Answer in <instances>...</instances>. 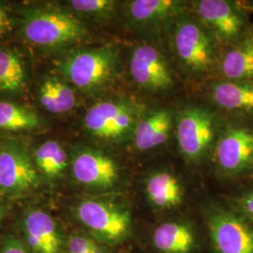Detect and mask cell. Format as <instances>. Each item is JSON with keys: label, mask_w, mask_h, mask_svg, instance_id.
Wrapping results in <instances>:
<instances>
[{"label": "cell", "mask_w": 253, "mask_h": 253, "mask_svg": "<svg viewBox=\"0 0 253 253\" xmlns=\"http://www.w3.org/2000/svg\"><path fill=\"white\" fill-rule=\"evenodd\" d=\"M129 73L137 87L151 95H163L174 87V77L168 58L152 44L134 47L129 58Z\"/></svg>", "instance_id": "9"}, {"label": "cell", "mask_w": 253, "mask_h": 253, "mask_svg": "<svg viewBox=\"0 0 253 253\" xmlns=\"http://www.w3.org/2000/svg\"><path fill=\"white\" fill-rule=\"evenodd\" d=\"M153 242L163 253H190L194 247V235L186 224L166 222L155 230Z\"/></svg>", "instance_id": "20"}, {"label": "cell", "mask_w": 253, "mask_h": 253, "mask_svg": "<svg viewBox=\"0 0 253 253\" xmlns=\"http://www.w3.org/2000/svg\"><path fill=\"white\" fill-rule=\"evenodd\" d=\"M234 209L253 226V188L245 190L235 199Z\"/></svg>", "instance_id": "25"}, {"label": "cell", "mask_w": 253, "mask_h": 253, "mask_svg": "<svg viewBox=\"0 0 253 253\" xmlns=\"http://www.w3.org/2000/svg\"><path fill=\"white\" fill-rule=\"evenodd\" d=\"M217 171L225 178L253 173V122L230 119L217 138L214 151Z\"/></svg>", "instance_id": "5"}, {"label": "cell", "mask_w": 253, "mask_h": 253, "mask_svg": "<svg viewBox=\"0 0 253 253\" xmlns=\"http://www.w3.org/2000/svg\"><path fill=\"white\" fill-rule=\"evenodd\" d=\"M210 97L231 119L253 122V83L220 79L212 84Z\"/></svg>", "instance_id": "14"}, {"label": "cell", "mask_w": 253, "mask_h": 253, "mask_svg": "<svg viewBox=\"0 0 253 253\" xmlns=\"http://www.w3.org/2000/svg\"><path fill=\"white\" fill-rule=\"evenodd\" d=\"M3 217H4V210H3V208L0 207V223H1L2 219H3Z\"/></svg>", "instance_id": "29"}, {"label": "cell", "mask_w": 253, "mask_h": 253, "mask_svg": "<svg viewBox=\"0 0 253 253\" xmlns=\"http://www.w3.org/2000/svg\"><path fill=\"white\" fill-rule=\"evenodd\" d=\"M0 253H31L27 247L22 244L17 239L7 240L2 248L0 249Z\"/></svg>", "instance_id": "28"}, {"label": "cell", "mask_w": 253, "mask_h": 253, "mask_svg": "<svg viewBox=\"0 0 253 253\" xmlns=\"http://www.w3.org/2000/svg\"><path fill=\"white\" fill-rule=\"evenodd\" d=\"M41 104L52 114H66L76 104V95L73 88L55 76L45 78L39 89Z\"/></svg>", "instance_id": "19"}, {"label": "cell", "mask_w": 253, "mask_h": 253, "mask_svg": "<svg viewBox=\"0 0 253 253\" xmlns=\"http://www.w3.org/2000/svg\"><path fill=\"white\" fill-rule=\"evenodd\" d=\"M145 193L153 206L162 209L177 208L184 198L180 182L168 171H159L149 175L145 184Z\"/></svg>", "instance_id": "18"}, {"label": "cell", "mask_w": 253, "mask_h": 253, "mask_svg": "<svg viewBox=\"0 0 253 253\" xmlns=\"http://www.w3.org/2000/svg\"><path fill=\"white\" fill-rule=\"evenodd\" d=\"M175 118L169 108H156L143 113L133 133V144L140 151L164 145L170 138Z\"/></svg>", "instance_id": "15"}, {"label": "cell", "mask_w": 253, "mask_h": 253, "mask_svg": "<svg viewBox=\"0 0 253 253\" xmlns=\"http://www.w3.org/2000/svg\"><path fill=\"white\" fill-rule=\"evenodd\" d=\"M23 35L32 45L56 49L73 44L88 33L84 25L73 14L48 6L27 10L23 22Z\"/></svg>", "instance_id": "2"}, {"label": "cell", "mask_w": 253, "mask_h": 253, "mask_svg": "<svg viewBox=\"0 0 253 253\" xmlns=\"http://www.w3.org/2000/svg\"><path fill=\"white\" fill-rule=\"evenodd\" d=\"M169 34L174 58L183 72L204 78L217 71L220 45L199 19L185 14Z\"/></svg>", "instance_id": "1"}, {"label": "cell", "mask_w": 253, "mask_h": 253, "mask_svg": "<svg viewBox=\"0 0 253 253\" xmlns=\"http://www.w3.org/2000/svg\"><path fill=\"white\" fill-rule=\"evenodd\" d=\"M208 224L217 253H253V226L235 209H215Z\"/></svg>", "instance_id": "11"}, {"label": "cell", "mask_w": 253, "mask_h": 253, "mask_svg": "<svg viewBox=\"0 0 253 253\" xmlns=\"http://www.w3.org/2000/svg\"><path fill=\"white\" fill-rule=\"evenodd\" d=\"M37 169L46 177L54 179L63 173L68 165V155L63 146L54 140L40 145L33 156Z\"/></svg>", "instance_id": "23"}, {"label": "cell", "mask_w": 253, "mask_h": 253, "mask_svg": "<svg viewBox=\"0 0 253 253\" xmlns=\"http://www.w3.org/2000/svg\"><path fill=\"white\" fill-rule=\"evenodd\" d=\"M99 248L90 238L74 235L72 236L68 242L69 253H91Z\"/></svg>", "instance_id": "26"}, {"label": "cell", "mask_w": 253, "mask_h": 253, "mask_svg": "<svg viewBox=\"0 0 253 253\" xmlns=\"http://www.w3.org/2000/svg\"><path fill=\"white\" fill-rule=\"evenodd\" d=\"M217 72L221 80L253 83V40L252 35L221 52Z\"/></svg>", "instance_id": "17"}, {"label": "cell", "mask_w": 253, "mask_h": 253, "mask_svg": "<svg viewBox=\"0 0 253 253\" xmlns=\"http://www.w3.org/2000/svg\"><path fill=\"white\" fill-rule=\"evenodd\" d=\"M91 253H105L103 251H101L100 248H97L95 251H93Z\"/></svg>", "instance_id": "30"}, {"label": "cell", "mask_w": 253, "mask_h": 253, "mask_svg": "<svg viewBox=\"0 0 253 253\" xmlns=\"http://www.w3.org/2000/svg\"><path fill=\"white\" fill-rule=\"evenodd\" d=\"M27 75L25 65L15 51L0 49V91L16 94L25 89Z\"/></svg>", "instance_id": "21"}, {"label": "cell", "mask_w": 253, "mask_h": 253, "mask_svg": "<svg viewBox=\"0 0 253 253\" xmlns=\"http://www.w3.org/2000/svg\"><path fill=\"white\" fill-rule=\"evenodd\" d=\"M252 38H253V35H252Z\"/></svg>", "instance_id": "31"}, {"label": "cell", "mask_w": 253, "mask_h": 253, "mask_svg": "<svg viewBox=\"0 0 253 253\" xmlns=\"http://www.w3.org/2000/svg\"><path fill=\"white\" fill-rule=\"evenodd\" d=\"M122 7L128 24L136 32L148 38L169 34L186 14V2L179 0H130Z\"/></svg>", "instance_id": "8"}, {"label": "cell", "mask_w": 253, "mask_h": 253, "mask_svg": "<svg viewBox=\"0 0 253 253\" xmlns=\"http://www.w3.org/2000/svg\"><path fill=\"white\" fill-rule=\"evenodd\" d=\"M41 118L35 111L9 101H0V129L24 131L40 127Z\"/></svg>", "instance_id": "22"}, {"label": "cell", "mask_w": 253, "mask_h": 253, "mask_svg": "<svg viewBox=\"0 0 253 253\" xmlns=\"http://www.w3.org/2000/svg\"><path fill=\"white\" fill-rule=\"evenodd\" d=\"M14 20L12 18L8 6L0 2V40L4 39L12 31Z\"/></svg>", "instance_id": "27"}, {"label": "cell", "mask_w": 253, "mask_h": 253, "mask_svg": "<svg viewBox=\"0 0 253 253\" xmlns=\"http://www.w3.org/2000/svg\"><path fill=\"white\" fill-rule=\"evenodd\" d=\"M76 214L84 226L109 242L121 240L130 228L129 213L107 202L83 201L77 207Z\"/></svg>", "instance_id": "12"}, {"label": "cell", "mask_w": 253, "mask_h": 253, "mask_svg": "<svg viewBox=\"0 0 253 253\" xmlns=\"http://www.w3.org/2000/svg\"><path fill=\"white\" fill-rule=\"evenodd\" d=\"M72 172L75 180L94 189L113 188L119 178V169L115 160L91 148H83L74 155Z\"/></svg>", "instance_id": "13"}, {"label": "cell", "mask_w": 253, "mask_h": 253, "mask_svg": "<svg viewBox=\"0 0 253 253\" xmlns=\"http://www.w3.org/2000/svg\"><path fill=\"white\" fill-rule=\"evenodd\" d=\"M118 66V52L110 46L74 51L58 64L64 77L85 92L107 86L115 78Z\"/></svg>", "instance_id": "4"}, {"label": "cell", "mask_w": 253, "mask_h": 253, "mask_svg": "<svg viewBox=\"0 0 253 253\" xmlns=\"http://www.w3.org/2000/svg\"><path fill=\"white\" fill-rule=\"evenodd\" d=\"M27 244L34 253H59L61 238L54 218L45 211L34 209L24 218Z\"/></svg>", "instance_id": "16"}, {"label": "cell", "mask_w": 253, "mask_h": 253, "mask_svg": "<svg viewBox=\"0 0 253 253\" xmlns=\"http://www.w3.org/2000/svg\"><path fill=\"white\" fill-rule=\"evenodd\" d=\"M36 164L25 146L9 142L0 146V193L15 195L36 188Z\"/></svg>", "instance_id": "10"}, {"label": "cell", "mask_w": 253, "mask_h": 253, "mask_svg": "<svg viewBox=\"0 0 253 253\" xmlns=\"http://www.w3.org/2000/svg\"><path fill=\"white\" fill-rule=\"evenodd\" d=\"M197 18L224 48L235 45L250 36L249 15L241 4L228 0L193 1Z\"/></svg>", "instance_id": "7"}, {"label": "cell", "mask_w": 253, "mask_h": 253, "mask_svg": "<svg viewBox=\"0 0 253 253\" xmlns=\"http://www.w3.org/2000/svg\"><path fill=\"white\" fill-rule=\"evenodd\" d=\"M143 112L129 100H103L88 109L84 118L85 130L109 143H123L132 139Z\"/></svg>", "instance_id": "6"}, {"label": "cell", "mask_w": 253, "mask_h": 253, "mask_svg": "<svg viewBox=\"0 0 253 253\" xmlns=\"http://www.w3.org/2000/svg\"><path fill=\"white\" fill-rule=\"evenodd\" d=\"M117 3L113 0H72L68 2V5L84 16L105 21L114 16Z\"/></svg>", "instance_id": "24"}, {"label": "cell", "mask_w": 253, "mask_h": 253, "mask_svg": "<svg viewBox=\"0 0 253 253\" xmlns=\"http://www.w3.org/2000/svg\"><path fill=\"white\" fill-rule=\"evenodd\" d=\"M226 121L206 107L191 105L175 115L178 147L188 163L197 164L213 154Z\"/></svg>", "instance_id": "3"}]
</instances>
